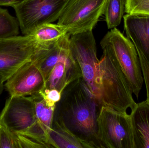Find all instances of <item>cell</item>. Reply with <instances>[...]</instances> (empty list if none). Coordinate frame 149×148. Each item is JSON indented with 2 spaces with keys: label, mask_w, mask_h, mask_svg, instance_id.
<instances>
[{
  "label": "cell",
  "mask_w": 149,
  "mask_h": 148,
  "mask_svg": "<svg viewBox=\"0 0 149 148\" xmlns=\"http://www.w3.org/2000/svg\"><path fill=\"white\" fill-rule=\"evenodd\" d=\"M139 57L147 90V98L146 101L149 104V64L142 56H139Z\"/></svg>",
  "instance_id": "21"
},
{
  "label": "cell",
  "mask_w": 149,
  "mask_h": 148,
  "mask_svg": "<svg viewBox=\"0 0 149 148\" xmlns=\"http://www.w3.org/2000/svg\"><path fill=\"white\" fill-rule=\"evenodd\" d=\"M37 122L31 96H10L0 114V123L18 134H22Z\"/></svg>",
  "instance_id": "9"
},
{
  "label": "cell",
  "mask_w": 149,
  "mask_h": 148,
  "mask_svg": "<svg viewBox=\"0 0 149 148\" xmlns=\"http://www.w3.org/2000/svg\"><path fill=\"white\" fill-rule=\"evenodd\" d=\"M103 51L115 57L128 81L134 94L137 98L144 83L140 59L132 42L119 30L112 29L101 41Z\"/></svg>",
  "instance_id": "3"
},
{
  "label": "cell",
  "mask_w": 149,
  "mask_h": 148,
  "mask_svg": "<svg viewBox=\"0 0 149 148\" xmlns=\"http://www.w3.org/2000/svg\"><path fill=\"white\" fill-rule=\"evenodd\" d=\"M50 47L38 44L31 35L0 38V75L7 81L20 67L34 61Z\"/></svg>",
  "instance_id": "5"
},
{
  "label": "cell",
  "mask_w": 149,
  "mask_h": 148,
  "mask_svg": "<svg viewBox=\"0 0 149 148\" xmlns=\"http://www.w3.org/2000/svg\"><path fill=\"white\" fill-rule=\"evenodd\" d=\"M6 81L4 86L10 96H33L45 87V79L34 61L24 64Z\"/></svg>",
  "instance_id": "10"
},
{
  "label": "cell",
  "mask_w": 149,
  "mask_h": 148,
  "mask_svg": "<svg viewBox=\"0 0 149 148\" xmlns=\"http://www.w3.org/2000/svg\"><path fill=\"white\" fill-rule=\"evenodd\" d=\"M107 0H68L58 24L70 35L93 30L104 14Z\"/></svg>",
  "instance_id": "7"
},
{
  "label": "cell",
  "mask_w": 149,
  "mask_h": 148,
  "mask_svg": "<svg viewBox=\"0 0 149 148\" xmlns=\"http://www.w3.org/2000/svg\"><path fill=\"white\" fill-rule=\"evenodd\" d=\"M31 97L34 101L38 121L48 135L52 126L56 104L48 101L42 92Z\"/></svg>",
  "instance_id": "16"
},
{
  "label": "cell",
  "mask_w": 149,
  "mask_h": 148,
  "mask_svg": "<svg viewBox=\"0 0 149 148\" xmlns=\"http://www.w3.org/2000/svg\"><path fill=\"white\" fill-rule=\"evenodd\" d=\"M127 0H107L104 14L109 29L114 28L120 23L125 12Z\"/></svg>",
  "instance_id": "17"
},
{
  "label": "cell",
  "mask_w": 149,
  "mask_h": 148,
  "mask_svg": "<svg viewBox=\"0 0 149 148\" xmlns=\"http://www.w3.org/2000/svg\"><path fill=\"white\" fill-rule=\"evenodd\" d=\"M0 148H17L15 134L9 131L1 123Z\"/></svg>",
  "instance_id": "20"
},
{
  "label": "cell",
  "mask_w": 149,
  "mask_h": 148,
  "mask_svg": "<svg viewBox=\"0 0 149 148\" xmlns=\"http://www.w3.org/2000/svg\"><path fill=\"white\" fill-rule=\"evenodd\" d=\"M42 93L45 99L51 103L56 104L61 99V93L56 89L44 90Z\"/></svg>",
  "instance_id": "22"
},
{
  "label": "cell",
  "mask_w": 149,
  "mask_h": 148,
  "mask_svg": "<svg viewBox=\"0 0 149 148\" xmlns=\"http://www.w3.org/2000/svg\"><path fill=\"white\" fill-rule=\"evenodd\" d=\"M71 36L70 43L72 54L79 67L85 83L100 102V60L97 56L96 43L93 31H85Z\"/></svg>",
  "instance_id": "6"
},
{
  "label": "cell",
  "mask_w": 149,
  "mask_h": 148,
  "mask_svg": "<svg viewBox=\"0 0 149 148\" xmlns=\"http://www.w3.org/2000/svg\"><path fill=\"white\" fill-rule=\"evenodd\" d=\"M101 106L81 77L62 92L54 116L60 119L86 148H102L97 134V118Z\"/></svg>",
  "instance_id": "1"
},
{
  "label": "cell",
  "mask_w": 149,
  "mask_h": 148,
  "mask_svg": "<svg viewBox=\"0 0 149 148\" xmlns=\"http://www.w3.org/2000/svg\"><path fill=\"white\" fill-rule=\"evenodd\" d=\"M67 34V29L62 25L49 23L38 27L30 35L38 44L49 47Z\"/></svg>",
  "instance_id": "15"
},
{
  "label": "cell",
  "mask_w": 149,
  "mask_h": 148,
  "mask_svg": "<svg viewBox=\"0 0 149 148\" xmlns=\"http://www.w3.org/2000/svg\"><path fill=\"white\" fill-rule=\"evenodd\" d=\"M0 128H1V123H0Z\"/></svg>",
  "instance_id": "25"
},
{
  "label": "cell",
  "mask_w": 149,
  "mask_h": 148,
  "mask_svg": "<svg viewBox=\"0 0 149 148\" xmlns=\"http://www.w3.org/2000/svg\"><path fill=\"white\" fill-rule=\"evenodd\" d=\"M134 148H149V104L136 103L130 114Z\"/></svg>",
  "instance_id": "13"
},
{
  "label": "cell",
  "mask_w": 149,
  "mask_h": 148,
  "mask_svg": "<svg viewBox=\"0 0 149 148\" xmlns=\"http://www.w3.org/2000/svg\"><path fill=\"white\" fill-rule=\"evenodd\" d=\"M25 0H0V6H10L13 8L22 3Z\"/></svg>",
  "instance_id": "23"
},
{
  "label": "cell",
  "mask_w": 149,
  "mask_h": 148,
  "mask_svg": "<svg viewBox=\"0 0 149 148\" xmlns=\"http://www.w3.org/2000/svg\"><path fill=\"white\" fill-rule=\"evenodd\" d=\"M102 148H134L130 115L102 106L97 120Z\"/></svg>",
  "instance_id": "4"
},
{
  "label": "cell",
  "mask_w": 149,
  "mask_h": 148,
  "mask_svg": "<svg viewBox=\"0 0 149 148\" xmlns=\"http://www.w3.org/2000/svg\"><path fill=\"white\" fill-rule=\"evenodd\" d=\"M81 77V71L70 50L53 68L44 90L56 89L62 94L70 83Z\"/></svg>",
  "instance_id": "12"
},
{
  "label": "cell",
  "mask_w": 149,
  "mask_h": 148,
  "mask_svg": "<svg viewBox=\"0 0 149 148\" xmlns=\"http://www.w3.org/2000/svg\"><path fill=\"white\" fill-rule=\"evenodd\" d=\"M127 37L132 42L138 56L149 64V15L130 14L123 16Z\"/></svg>",
  "instance_id": "11"
},
{
  "label": "cell",
  "mask_w": 149,
  "mask_h": 148,
  "mask_svg": "<svg viewBox=\"0 0 149 148\" xmlns=\"http://www.w3.org/2000/svg\"><path fill=\"white\" fill-rule=\"evenodd\" d=\"M48 137L52 148H86L60 119L54 116Z\"/></svg>",
  "instance_id": "14"
},
{
  "label": "cell",
  "mask_w": 149,
  "mask_h": 148,
  "mask_svg": "<svg viewBox=\"0 0 149 148\" xmlns=\"http://www.w3.org/2000/svg\"><path fill=\"white\" fill-rule=\"evenodd\" d=\"M125 12L149 15V0H127Z\"/></svg>",
  "instance_id": "19"
},
{
  "label": "cell",
  "mask_w": 149,
  "mask_h": 148,
  "mask_svg": "<svg viewBox=\"0 0 149 148\" xmlns=\"http://www.w3.org/2000/svg\"><path fill=\"white\" fill-rule=\"evenodd\" d=\"M5 81L4 78L0 75V95L1 94L3 91V87H4V85H3V83Z\"/></svg>",
  "instance_id": "24"
},
{
  "label": "cell",
  "mask_w": 149,
  "mask_h": 148,
  "mask_svg": "<svg viewBox=\"0 0 149 148\" xmlns=\"http://www.w3.org/2000/svg\"><path fill=\"white\" fill-rule=\"evenodd\" d=\"M19 28L17 18L10 14L8 10L0 8V38L18 36Z\"/></svg>",
  "instance_id": "18"
},
{
  "label": "cell",
  "mask_w": 149,
  "mask_h": 148,
  "mask_svg": "<svg viewBox=\"0 0 149 148\" xmlns=\"http://www.w3.org/2000/svg\"><path fill=\"white\" fill-rule=\"evenodd\" d=\"M68 0H25L14 8L23 35L58 20Z\"/></svg>",
  "instance_id": "8"
},
{
  "label": "cell",
  "mask_w": 149,
  "mask_h": 148,
  "mask_svg": "<svg viewBox=\"0 0 149 148\" xmlns=\"http://www.w3.org/2000/svg\"><path fill=\"white\" fill-rule=\"evenodd\" d=\"M98 64L100 77V103L121 112H127L136 103L132 96L130 84L116 59L103 51Z\"/></svg>",
  "instance_id": "2"
}]
</instances>
